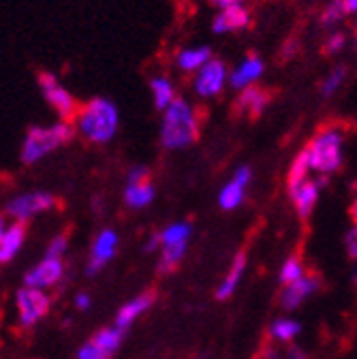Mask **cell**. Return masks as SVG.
I'll return each mask as SVG.
<instances>
[{"label":"cell","mask_w":357,"mask_h":359,"mask_svg":"<svg viewBox=\"0 0 357 359\" xmlns=\"http://www.w3.org/2000/svg\"><path fill=\"white\" fill-rule=\"evenodd\" d=\"M154 302H156V293H154V291H144V293L135 295V297L128 299V302L118 310L114 325H118L120 330L126 332L133 323H135V321L142 317V314H146V312L152 308Z\"/></svg>","instance_id":"15"},{"label":"cell","mask_w":357,"mask_h":359,"mask_svg":"<svg viewBox=\"0 0 357 359\" xmlns=\"http://www.w3.org/2000/svg\"><path fill=\"white\" fill-rule=\"evenodd\" d=\"M246 263H248L246 252H238V255L234 257L231 267L227 269L225 278L220 280V285H218V289H216V299L225 302V299H229V297L238 291V287H240V283H242V278H244V272H246Z\"/></svg>","instance_id":"18"},{"label":"cell","mask_w":357,"mask_h":359,"mask_svg":"<svg viewBox=\"0 0 357 359\" xmlns=\"http://www.w3.org/2000/svg\"><path fill=\"white\" fill-rule=\"evenodd\" d=\"M62 278H65V261L54 257H43L26 272L24 285L46 291V289H54Z\"/></svg>","instance_id":"9"},{"label":"cell","mask_w":357,"mask_h":359,"mask_svg":"<svg viewBox=\"0 0 357 359\" xmlns=\"http://www.w3.org/2000/svg\"><path fill=\"white\" fill-rule=\"evenodd\" d=\"M346 5H344V0H332V3L323 9L321 18H319V24L330 28V26H336L340 20H344L346 15Z\"/></svg>","instance_id":"29"},{"label":"cell","mask_w":357,"mask_h":359,"mask_svg":"<svg viewBox=\"0 0 357 359\" xmlns=\"http://www.w3.org/2000/svg\"><path fill=\"white\" fill-rule=\"evenodd\" d=\"M154 250H161V236H152L148 238V242L144 244V252H154Z\"/></svg>","instance_id":"36"},{"label":"cell","mask_w":357,"mask_h":359,"mask_svg":"<svg viewBox=\"0 0 357 359\" xmlns=\"http://www.w3.org/2000/svg\"><path fill=\"white\" fill-rule=\"evenodd\" d=\"M353 285H355V289H357V269H355V274H353Z\"/></svg>","instance_id":"40"},{"label":"cell","mask_w":357,"mask_h":359,"mask_svg":"<svg viewBox=\"0 0 357 359\" xmlns=\"http://www.w3.org/2000/svg\"><path fill=\"white\" fill-rule=\"evenodd\" d=\"M349 212H351V218H353V220H357V195L353 197V201H351V208H349Z\"/></svg>","instance_id":"39"},{"label":"cell","mask_w":357,"mask_h":359,"mask_svg":"<svg viewBox=\"0 0 357 359\" xmlns=\"http://www.w3.org/2000/svg\"><path fill=\"white\" fill-rule=\"evenodd\" d=\"M225 81H227V67L222 60H210L206 62L199 73L195 75V93L201 97V99H212L216 95H220V90L225 88Z\"/></svg>","instance_id":"10"},{"label":"cell","mask_w":357,"mask_h":359,"mask_svg":"<svg viewBox=\"0 0 357 359\" xmlns=\"http://www.w3.org/2000/svg\"><path fill=\"white\" fill-rule=\"evenodd\" d=\"M319 193H321V187L317 180H308L306 184H302L297 191H293L289 197L293 201V208L297 212V216L302 220H308L312 210H315L317 201H319Z\"/></svg>","instance_id":"19"},{"label":"cell","mask_w":357,"mask_h":359,"mask_svg":"<svg viewBox=\"0 0 357 359\" xmlns=\"http://www.w3.org/2000/svg\"><path fill=\"white\" fill-rule=\"evenodd\" d=\"M58 205V199L48 193V191H32V193H20L13 199L7 201L5 214L13 220V222H28L34 216L50 212Z\"/></svg>","instance_id":"7"},{"label":"cell","mask_w":357,"mask_h":359,"mask_svg":"<svg viewBox=\"0 0 357 359\" xmlns=\"http://www.w3.org/2000/svg\"><path fill=\"white\" fill-rule=\"evenodd\" d=\"M15 308H18V323L24 330L34 327L36 323H41L48 317V312L52 308V297L41 291V289H32V287H22L15 293Z\"/></svg>","instance_id":"6"},{"label":"cell","mask_w":357,"mask_h":359,"mask_svg":"<svg viewBox=\"0 0 357 359\" xmlns=\"http://www.w3.org/2000/svg\"><path fill=\"white\" fill-rule=\"evenodd\" d=\"M355 45H357V39H355Z\"/></svg>","instance_id":"41"},{"label":"cell","mask_w":357,"mask_h":359,"mask_svg":"<svg viewBox=\"0 0 357 359\" xmlns=\"http://www.w3.org/2000/svg\"><path fill=\"white\" fill-rule=\"evenodd\" d=\"M344 248L351 259H357V220H353V227L344 236Z\"/></svg>","instance_id":"34"},{"label":"cell","mask_w":357,"mask_h":359,"mask_svg":"<svg viewBox=\"0 0 357 359\" xmlns=\"http://www.w3.org/2000/svg\"><path fill=\"white\" fill-rule=\"evenodd\" d=\"M344 79H346V67H334L328 73V77L323 79V83H321V95L332 97L334 93H338V90H340Z\"/></svg>","instance_id":"30"},{"label":"cell","mask_w":357,"mask_h":359,"mask_svg":"<svg viewBox=\"0 0 357 359\" xmlns=\"http://www.w3.org/2000/svg\"><path fill=\"white\" fill-rule=\"evenodd\" d=\"M73 137H75L73 122L60 120L52 126H30L24 135L20 158L24 165H36L48 154L67 146Z\"/></svg>","instance_id":"3"},{"label":"cell","mask_w":357,"mask_h":359,"mask_svg":"<svg viewBox=\"0 0 357 359\" xmlns=\"http://www.w3.org/2000/svg\"><path fill=\"white\" fill-rule=\"evenodd\" d=\"M26 242V224L24 222H11L3 240H0V263H9L13 261L20 250L24 248Z\"/></svg>","instance_id":"20"},{"label":"cell","mask_w":357,"mask_h":359,"mask_svg":"<svg viewBox=\"0 0 357 359\" xmlns=\"http://www.w3.org/2000/svg\"><path fill=\"white\" fill-rule=\"evenodd\" d=\"M69 248V238L67 233H58L50 240L48 248H46V257H54V259H62L65 252Z\"/></svg>","instance_id":"31"},{"label":"cell","mask_w":357,"mask_h":359,"mask_svg":"<svg viewBox=\"0 0 357 359\" xmlns=\"http://www.w3.org/2000/svg\"><path fill=\"white\" fill-rule=\"evenodd\" d=\"M120 238L114 229H103L97 233L93 248H90V257H88V265H86V272L88 276H95L99 274L101 269L114 259L116 250H118Z\"/></svg>","instance_id":"11"},{"label":"cell","mask_w":357,"mask_h":359,"mask_svg":"<svg viewBox=\"0 0 357 359\" xmlns=\"http://www.w3.org/2000/svg\"><path fill=\"white\" fill-rule=\"evenodd\" d=\"M212 50L208 48V45H201V48H189V50H182L180 54H177L175 62H177V69L182 71H199L206 62H210L212 58Z\"/></svg>","instance_id":"23"},{"label":"cell","mask_w":357,"mask_h":359,"mask_svg":"<svg viewBox=\"0 0 357 359\" xmlns=\"http://www.w3.org/2000/svg\"><path fill=\"white\" fill-rule=\"evenodd\" d=\"M36 81H39V88H41L43 97H46V101L58 114L60 120L71 122V120L77 118L81 105L75 101V97L69 93V90L58 81V77L54 73H50V71H39Z\"/></svg>","instance_id":"5"},{"label":"cell","mask_w":357,"mask_h":359,"mask_svg":"<svg viewBox=\"0 0 357 359\" xmlns=\"http://www.w3.org/2000/svg\"><path fill=\"white\" fill-rule=\"evenodd\" d=\"M73 304H75L77 310H88V308L93 306V297L88 295L86 291H81V293H77V295L73 297Z\"/></svg>","instance_id":"35"},{"label":"cell","mask_w":357,"mask_h":359,"mask_svg":"<svg viewBox=\"0 0 357 359\" xmlns=\"http://www.w3.org/2000/svg\"><path fill=\"white\" fill-rule=\"evenodd\" d=\"M263 359H308L306 351L299 348L293 342L281 344V342H267L261 351Z\"/></svg>","instance_id":"26"},{"label":"cell","mask_w":357,"mask_h":359,"mask_svg":"<svg viewBox=\"0 0 357 359\" xmlns=\"http://www.w3.org/2000/svg\"><path fill=\"white\" fill-rule=\"evenodd\" d=\"M272 101V93L267 88H261V86H248L242 90V95L238 97L236 101V114L240 118H259L265 107L270 105Z\"/></svg>","instance_id":"14"},{"label":"cell","mask_w":357,"mask_h":359,"mask_svg":"<svg viewBox=\"0 0 357 359\" xmlns=\"http://www.w3.org/2000/svg\"><path fill=\"white\" fill-rule=\"evenodd\" d=\"M304 276H306L304 263H302L299 257L293 255V257H289V259L283 263L281 274H278V280H281L283 287H287V285H291V283H295V280H299V278H304Z\"/></svg>","instance_id":"28"},{"label":"cell","mask_w":357,"mask_h":359,"mask_svg":"<svg viewBox=\"0 0 357 359\" xmlns=\"http://www.w3.org/2000/svg\"><path fill=\"white\" fill-rule=\"evenodd\" d=\"M7 227H9V224H7V216L0 214V240H3V236H5V231H7Z\"/></svg>","instance_id":"37"},{"label":"cell","mask_w":357,"mask_h":359,"mask_svg":"<svg viewBox=\"0 0 357 359\" xmlns=\"http://www.w3.org/2000/svg\"><path fill=\"white\" fill-rule=\"evenodd\" d=\"M263 69H265V65H263L261 56L255 54V52H250V54L240 62V67L231 71L229 83H231L236 90H244V88H248L250 83H255V81L263 75Z\"/></svg>","instance_id":"17"},{"label":"cell","mask_w":357,"mask_h":359,"mask_svg":"<svg viewBox=\"0 0 357 359\" xmlns=\"http://www.w3.org/2000/svg\"><path fill=\"white\" fill-rule=\"evenodd\" d=\"M120 126V114L118 107L105 99V97H95L86 105L79 107V114L75 118V128L79 135L90 144H109Z\"/></svg>","instance_id":"1"},{"label":"cell","mask_w":357,"mask_h":359,"mask_svg":"<svg viewBox=\"0 0 357 359\" xmlns=\"http://www.w3.org/2000/svg\"><path fill=\"white\" fill-rule=\"evenodd\" d=\"M150 90H152V97H154V107L161 109V111H165L177 99L175 90H173V83L169 81V77H163V75L152 77Z\"/></svg>","instance_id":"24"},{"label":"cell","mask_w":357,"mask_h":359,"mask_svg":"<svg viewBox=\"0 0 357 359\" xmlns=\"http://www.w3.org/2000/svg\"><path fill=\"white\" fill-rule=\"evenodd\" d=\"M319 289H321V278H319L317 274H306L304 278H299V280H295V283L283 287L281 297H278L281 308L287 310V312H293V310H297L310 295H315Z\"/></svg>","instance_id":"12"},{"label":"cell","mask_w":357,"mask_h":359,"mask_svg":"<svg viewBox=\"0 0 357 359\" xmlns=\"http://www.w3.org/2000/svg\"><path fill=\"white\" fill-rule=\"evenodd\" d=\"M248 22H250L248 9H244L242 5H229V7H222L220 13L214 18L212 30H214L216 34H227V32L246 28Z\"/></svg>","instance_id":"16"},{"label":"cell","mask_w":357,"mask_h":359,"mask_svg":"<svg viewBox=\"0 0 357 359\" xmlns=\"http://www.w3.org/2000/svg\"><path fill=\"white\" fill-rule=\"evenodd\" d=\"M342 133L336 128H323L319 130L312 142L306 146L310 156V167L319 175H332L342 165Z\"/></svg>","instance_id":"4"},{"label":"cell","mask_w":357,"mask_h":359,"mask_svg":"<svg viewBox=\"0 0 357 359\" xmlns=\"http://www.w3.org/2000/svg\"><path fill=\"white\" fill-rule=\"evenodd\" d=\"M344 43H346V36H344L342 32H334V34H330V36H328V41L323 43V54H325V56H334V54H338V52L344 48Z\"/></svg>","instance_id":"33"},{"label":"cell","mask_w":357,"mask_h":359,"mask_svg":"<svg viewBox=\"0 0 357 359\" xmlns=\"http://www.w3.org/2000/svg\"><path fill=\"white\" fill-rule=\"evenodd\" d=\"M156 191L150 180L148 167H133L126 175V184H124V203L128 208L142 210L152 203Z\"/></svg>","instance_id":"8"},{"label":"cell","mask_w":357,"mask_h":359,"mask_svg":"<svg viewBox=\"0 0 357 359\" xmlns=\"http://www.w3.org/2000/svg\"><path fill=\"white\" fill-rule=\"evenodd\" d=\"M310 171H312V167H310V156H308V150L304 148V150L293 158V163H291V167H289V173H287V191H289V195H291L293 191H297L302 184L308 182V180H310Z\"/></svg>","instance_id":"21"},{"label":"cell","mask_w":357,"mask_h":359,"mask_svg":"<svg viewBox=\"0 0 357 359\" xmlns=\"http://www.w3.org/2000/svg\"><path fill=\"white\" fill-rule=\"evenodd\" d=\"M302 332V325L299 321L291 319V317H281L276 321L270 323L267 327V336H270L272 342H281V344H287V342H293Z\"/></svg>","instance_id":"22"},{"label":"cell","mask_w":357,"mask_h":359,"mask_svg":"<svg viewBox=\"0 0 357 359\" xmlns=\"http://www.w3.org/2000/svg\"><path fill=\"white\" fill-rule=\"evenodd\" d=\"M124 330H120L118 325H109V327H103V330H99L90 340L101 348V351H105L109 357L120 348V344H122V340H124Z\"/></svg>","instance_id":"25"},{"label":"cell","mask_w":357,"mask_h":359,"mask_svg":"<svg viewBox=\"0 0 357 359\" xmlns=\"http://www.w3.org/2000/svg\"><path fill=\"white\" fill-rule=\"evenodd\" d=\"M199 137L197 111L184 101L175 99L163 114L161 122V144L167 150H182L195 144Z\"/></svg>","instance_id":"2"},{"label":"cell","mask_w":357,"mask_h":359,"mask_svg":"<svg viewBox=\"0 0 357 359\" xmlns=\"http://www.w3.org/2000/svg\"><path fill=\"white\" fill-rule=\"evenodd\" d=\"M212 3L220 7H229V5H240V0H212Z\"/></svg>","instance_id":"38"},{"label":"cell","mask_w":357,"mask_h":359,"mask_svg":"<svg viewBox=\"0 0 357 359\" xmlns=\"http://www.w3.org/2000/svg\"><path fill=\"white\" fill-rule=\"evenodd\" d=\"M77 359H112L105 351H101L93 340H88L79 351H77Z\"/></svg>","instance_id":"32"},{"label":"cell","mask_w":357,"mask_h":359,"mask_svg":"<svg viewBox=\"0 0 357 359\" xmlns=\"http://www.w3.org/2000/svg\"><path fill=\"white\" fill-rule=\"evenodd\" d=\"M191 233H193V227L189 222H173L169 227H165L159 236H161V246L163 244H182L191 240Z\"/></svg>","instance_id":"27"},{"label":"cell","mask_w":357,"mask_h":359,"mask_svg":"<svg viewBox=\"0 0 357 359\" xmlns=\"http://www.w3.org/2000/svg\"><path fill=\"white\" fill-rule=\"evenodd\" d=\"M250 180H252V171L248 165H242L234 177L229 180V182L222 187L220 195H218V205L220 210H225V212H231V210H238L242 203H244V197H246V189L250 184Z\"/></svg>","instance_id":"13"}]
</instances>
